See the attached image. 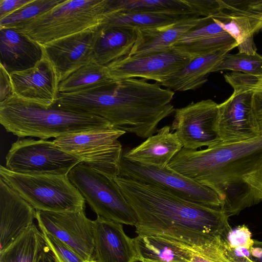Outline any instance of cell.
I'll return each instance as SVG.
<instances>
[{
    "label": "cell",
    "mask_w": 262,
    "mask_h": 262,
    "mask_svg": "<svg viewBox=\"0 0 262 262\" xmlns=\"http://www.w3.org/2000/svg\"><path fill=\"white\" fill-rule=\"evenodd\" d=\"M192 18L142 12H114L106 14L102 23L108 26L123 27L137 30L155 28Z\"/></svg>",
    "instance_id": "obj_29"
},
{
    "label": "cell",
    "mask_w": 262,
    "mask_h": 262,
    "mask_svg": "<svg viewBox=\"0 0 262 262\" xmlns=\"http://www.w3.org/2000/svg\"><path fill=\"white\" fill-rule=\"evenodd\" d=\"M68 176L97 216L136 226V214L113 179L82 162L75 165Z\"/></svg>",
    "instance_id": "obj_8"
},
{
    "label": "cell",
    "mask_w": 262,
    "mask_h": 262,
    "mask_svg": "<svg viewBox=\"0 0 262 262\" xmlns=\"http://www.w3.org/2000/svg\"><path fill=\"white\" fill-rule=\"evenodd\" d=\"M229 70L250 75L262 74V55L256 53L227 54L214 69L213 72Z\"/></svg>",
    "instance_id": "obj_33"
},
{
    "label": "cell",
    "mask_w": 262,
    "mask_h": 262,
    "mask_svg": "<svg viewBox=\"0 0 262 262\" xmlns=\"http://www.w3.org/2000/svg\"><path fill=\"white\" fill-rule=\"evenodd\" d=\"M170 129V126H163L137 146L123 150L122 157L143 166L165 167L183 148L177 135Z\"/></svg>",
    "instance_id": "obj_22"
},
{
    "label": "cell",
    "mask_w": 262,
    "mask_h": 262,
    "mask_svg": "<svg viewBox=\"0 0 262 262\" xmlns=\"http://www.w3.org/2000/svg\"><path fill=\"white\" fill-rule=\"evenodd\" d=\"M252 106L260 134L262 135V91L253 92Z\"/></svg>",
    "instance_id": "obj_40"
},
{
    "label": "cell",
    "mask_w": 262,
    "mask_h": 262,
    "mask_svg": "<svg viewBox=\"0 0 262 262\" xmlns=\"http://www.w3.org/2000/svg\"><path fill=\"white\" fill-rule=\"evenodd\" d=\"M0 66L10 74L34 67L44 55L42 45L10 28H0Z\"/></svg>",
    "instance_id": "obj_21"
},
{
    "label": "cell",
    "mask_w": 262,
    "mask_h": 262,
    "mask_svg": "<svg viewBox=\"0 0 262 262\" xmlns=\"http://www.w3.org/2000/svg\"><path fill=\"white\" fill-rule=\"evenodd\" d=\"M226 81L233 89L241 88L252 91H262V74L250 75L233 72L224 75Z\"/></svg>",
    "instance_id": "obj_35"
},
{
    "label": "cell",
    "mask_w": 262,
    "mask_h": 262,
    "mask_svg": "<svg viewBox=\"0 0 262 262\" xmlns=\"http://www.w3.org/2000/svg\"><path fill=\"white\" fill-rule=\"evenodd\" d=\"M134 242L140 261L189 262L187 252L166 237L138 235Z\"/></svg>",
    "instance_id": "obj_27"
},
{
    "label": "cell",
    "mask_w": 262,
    "mask_h": 262,
    "mask_svg": "<svg viewBox=\"0 0 262 262\" xmlns=\"http://www.w3.org/2000/svg\"><path fill=\"white\" fill-rule=\"evenodd\" d=\"M141 262H166V261H151V260H144L142 261Z\"/></svg>",
    "instance_id": "obj_45"
},
{
    "label": "cell",
    "mask_w": 262,
    "mask_h": 262,
    "mask_svg": "<svg viewBox=\"0 0 262 262\" xmlns=\"http://www.w3.org/2000/svg\"></svg>",
    "instance_id": "obj_46"
},
{
    "label": "cell",
    "mask_w": 262,
    "mask_h": 262,
    "mask_svg": "<svg viewBox=\"0 0 262 262\" xmlns=\"http://www.w3.org/2000/svg\"><path fill=\"white\" fill-rule=\"evenodd\" d=\"M251 259L254 262H262V242L254 239V244L251 248Z\"/></svg>",
    "instance_id": "obj_41"
},
{
    "label": "cell",
    "mask_w": 262,
    "mask_h": 262,
    "mask_svg": "<svg viewBox=\"0 0 262 262\" xmlns=\"http://www.w3.org/2000/svg\"><path fill=\"white\" fill-rule=\"evenodd\" d=\"M32 1L0 0V19L9 15Z\"/></svg>",
    "instance_id": "obj_39"
},
{
    "label": "cell",
    "mask_w": 262,
    "mask_h": 262,
    "mask_svg": "<svg viewBox=\"0 0 262 262\" xmlns=\"http://www.w3.org/2000/svg\"><path fill=\"white\" fill-rule=\"evenodd\" d=\"M174 94L144 79H113L67 94L66 104L71 111L102 117L116 128L147 138L174 112Z\"/></svg>",
    "instance_id": "obj_3"
},
{
    "label": "cell",
    "mask_w": 262,
    "mask_h": 262,
    "mask_svg": "<svg viewBox=\"0 0 262 262\" xmlns=\"http://www.w3.org/2000/svg\"><path fill=\"white\" fill-rule=\"evenodd\" d=\"M93 239L98 262L140 260L134 238L125 233L122 224L97 216L93 221Z\"/></svg>",
    "instance_id": "obj_18"
},
{
    "label": "cell",
    "mask_w": 262,
    "mask_h": 262,
    "mask_svg": "<svg viewBox=\"0 0 262 262\" xmlns=\"http://www.w3.org/2000/svg\"><path fill=\"white\" fill-rule=\"evenodd\" d=\"M220 2L221 9L213 19L236 42L238 52L256 53L254 36L262 30V14L250 8V1Z\"/></svg>",
    "instance_id": "obj_16"
},
{
    "label": "cell",
    "mask_w": 262,
    "mask_h": 262,
    "mask_svg": "<svg viewBox=\"0 0 262 262\" xmlns=\"http://www.w3.org/2000/svg\"><path fill=\"white\" fill-rule=\"evenodd\" d=\"M237 45L212 16H207L173 45L171 49L194 58L220 50L230 51Z\"/></svg>",
    "instance_id": "obj_20"
},
{
    "label": "cell",
    "mask_w": 262,
    "mask_h": 262,
    "mask_svg": "<svg viewBox=\"0 0 262 262\" xmlns=\"http://www.w3.org/2000/svg\"><path fill=\"white\" fill-rule=\"evenodd\" d=\"M193 58L171 49L127 56L106 66L114 79L141 78L161 83Z\"/></svg>",
    "instance_id": "obj_13"
},
{
    "label": "cell",
    "mask_w": 262,
    "mask_h": 262,
    "mask_svg": "<svg viewBox=\"0 0 262 262\" xmlns=\"http://www.w3.org/2000/svg\"><path fill=\"white\" fill-rule=\"evenodd\" d=\"M205 17L188 18L160 27L137 30L136 42L128 56L171 49L173 45Z\"/></svg>",
    "instance_id": "obj_23"
},
{
    "label": "cell",
    "mask_w": 262,
    "mask_h": 262,
    "mask_svg": "<svg viewBox=\"0 0 262 262\" xmlns=\"http://www.w3.org/2000/svg\"><path fill=\"white\" fill-rule=\"evenodd\" d=\"M0 179L36 210L68 212L85 210V200L67 174H28L0 166Z\"/></svg>",
    "instance_id": "obj_6"
},
{
    "label": "cell",
    "mask_w": 262,
    "mask_h": 262,
    "mask_svg": "<svg viewBox=\"0 0 262 262\" xmlns=\"http://www.w3.org/2000/svg\"><path fill=\"white\" fill-rule=\"evenodd\" d=\"M64 0H32L9 15L0 19V28H16L51 10Z\"/></svg>",
    "instance_id": "obj_32"
},
{
    "label": "cell",
    "mask_w": 262,
    "mask_h": 262,
    "mask_svg": "<svg viewBox=\"0 0 262 262\" xmlns=\"http://www.w3.org/2000/svg\"><path fill=\"white\" fill-rule=\"evenodd\" d=\"M201 17L212 16L221 9L220 0H187Z\"/></svg>",
    "instance_id": "obj_37"
},
{
    "label": "cell",
    "mask_w": 262,
    "mask_h": 262,
    "mask_svg": "<svg viewBox=\"0 0 262 262\" xmlns=\"http://www.w3.org/2000/svg\"><path fill=\"white\" fill-rule=\"evenodd\" d=\"M137 36V30L100 24L98 26L92 61L106 67L128 56Z\"/></svg>",
    "instance_id": "obj_24"
},
{
    "label": "cell",
    "mask_w": 262,
    "mask_h": 262,
    "mask_svg": "<svg viewBox=\"0 0 262 262\" xmlns=\"http://www.w3.org/2000/svg\"><path fill=\"white\" fill-rule=\"evenodd\" d=\"M47 244L43 234L34 223L5 250L0 262H39Z\"/></svg>",
    "instance_id": "obj_28"
},
{
    "label": "cell",
    "mask_w": 262,
    "mask_h": 262,
    "mask_svg": "<svg viewBox=\"0 0 262 262\" xmlns=\"http://www.w3.org/2000/svg\"><path fill=\"white\" fill-rule=\"evenodd\" d=\"M249 7L253 11L262 14V0H250Z\"/></svg>",
    "instance_id": "obj_44"
},
{
    "label": "cell",
    "mask_w": 262,
    "mask_h": 262,
    "mask_svg": "<svg viewBox=\"0 0 262 262\" xmlns=\"http://www.w3.org/2000/svg\"><path fill=\"white\" fill-rule=\"evenodd\" d=\"M224 239L228 246L232 249L243 247L251 250L254 244V239L251 238V232L245 225L232 229Z\"/></svg>",
    "instance_id": "obj_36"
},
{
    "label": "cell",
    "mask_w": 262,
    "mask_h": 262,
    "mask_svg": "<svg viewBox=\"0 0 262 262\" xmlns=\"http://www.w3.org/2000/svg\"><path fill=\"white\" fill-rule=\"evenodd\" d=\"M10 75L14 93L20 98L51 106L58 96V77L45 54L34 67Z\"/></svg>",
    "instance_id": "obj_17"
},
{
    "label": "cell",
    "mask_w": 262,
    "mask_h": 262,
    "mask_svg": "<svg viewBox=\"0 0 262 262\" xmlns=\"http://www.w3.org/2000/svg\"><path fill=\"white\" fill-rule=\"evenodd\" d=\"M36 212L29 203L0 179V251L34 224Z\"/></svg>",
    "instance_id": "obj_19"
},
{
    "label": "cell",
    "mask_w": 262,
    "mask_h": 262,
    "mask_svg": "<svg viewBox=\"0 0 262 262\" xmlns=\"http://www.w3.org/2000/svg\"><path fill=\"white\" fill-rule=\"evenodd\" d=\"M226 245L228 255L231 262H254L251 258L248 257L239 256L234 255L228 247L226 243Z\"/></svg>",
    "instance_id": "obj_43"
},
{
    "label": "cell",
    "mask_w": 262,
    "mask_h": 262,
    "mask_svg": "<svg viewBox=\"0 0 262 262\" xmlns=\"http://www.w3.org/2000/svg\"><path fill=\"white\" fill-rule=\"evenodd\" d=\"M14 94L10 74L0 66V102Z\"/></svg>",
    "instance_id": "obj_38"
},
{
    "label": "cell",
    "mask_w": 262,
    "mask_h": 262,
    "mask_svg": "<svg viewBox=\"0 0 262 262\" xmlns=\"http://www.w3.org/2000/svg\"><path fill=\"white\" fill-rule=\"evenodd\" d=\"M113 79L105 66L92 61L62 80L59 84L58 91L60 94L76 92Z\"/></svg>",
    "instance_id": "obj_30"
},
{
    "label": "cell",
    "mask_w": 262,
    "mask_h": 262,
    "mask_svg": "<svg viewBox=\"0 0 262 262\" xmlns=\"http://www.w3.org/2000/svg\"><path fill=\"white\" fill-rule=\"evenodd\" d=\"M41 232L47 245L58 262H98L95 258L84 259L58 239L45 232Z\"/></svg>",
    "instance_id": "obj_34"
},
{
    "label": "cell",
    "mask_w": 262,
    "mask_h": 262,
    "mask_svg": "<svg viewBox=\"0 0 262 262\" xmlns=\"http://www.w3.org/2000/svg\"><path fill=\"white\" fill-rule=\"evenodd\" d=\"M167 166L215 191L228 217L262 202V135L199 150L182 148Z\"/></svg>",
    "instance_id": "obj_1"
},
{
    "label": "cell",
    "mask_w": 262,
    "mask_h": 262,
    "mask_svg": "<svg viewBox=\"0 0 262 262\" xmlns=\"http://www.w3.org/2000/svg\"><path fill=\"white\" fill-rule=\"evenodd\" d=\"M166 238L187 252L189 262H231L228 255L225 241L221 235L213 236L199 245H188Z\"/></svg>",
    "instance_id": "obj_31"
},
{
    "label": "cell",
    "mask_w": 262,
    "mask_h": 262,
    "mask_svg": "<svg viewBox=\"0 0 262 262\" xmlns=\"http://www.w3.org/2000/svg\"><path fill=\"white\" fill-rule=\"evenodd\" d=\"M117 12L201 17L187 0H108L106 15Z\"/></svg>",
    "instance_id": "obj_26"
},
{
    "label": "cell",
    "mask_w": 262,
    "mask_h": 262,
    "mask_svg": "<svg viewBox=\"0 0 262 262\" xmlns=\"http://www.w3.org/2000/svg\"><path fill=\"white\" fill-rule=\"evenodd\" d=\"M125 132L113 126L65 135L53 142L61 150L108 177L120 174L123 149L118 138Z\"/></svg>",
    "instance_id": "obj_7"
},
{
    "label": "cell",
    "mask_w": 262,
    "mask_h": 262,
    "mask_svg": "<svg viewBox=\"0 0 262 262\" xmlns=\"http://www.w3.org/2000/svg\"><path fill=\"white\" fill-rule=\"evenodd\" d=\"M119 177L158 187L189 201L203 205L221 208L223 201L213 190L173 170L146 166L122 157Z\"/></svg>",
    "instance_id": "obj_10"
},
{
    "label": "cell",
    "mask_w": 262,
    "mask_h": 262,
    "mask_svg": "<svg viewBox=\"0 0 262 262\" xmlns=\"http://www.w3.org/2000/svg\"><path fill=\"white\" fill-rule=\"evenodd\" d=\"M81 162L57 147L53 141L20 138L6 156V167L28 174H67Z\"/></svg>",
    "instance_id": "obj_9"
},
{
    "label": "cell",
    "mask_w": 262,
    "mask_h": 262,
    "mask_svg": "<svg viewBox=\"0 0 262 262\" xmlns=\"http://www.w3.org/2000/svg\"><path fill=\"white\" fill-rule=\"evenodd\" d=\"M98 26L42 45L44 54L53 65L59 82L79 68L92 61Z\"/></svg>",
    "instance_id": "obj_15"
},
{
    "label": "cell",
    "mask_w": 262,
    "mask_h": 262,
    "mask_svg": "<svg viewBox=\"0 0 262 262\" xmlns=\"http://www.w3.org/2000/svg\"><path fill=\"white\" fill-rule=\"evenodd\" d=\"M107 3L108 0H64L13 29L43 45L98 26L106 15Z\"/></svg>",
    "instance_id": "obj_5"
},
{
    "label": "cell",
    "mask_w": 262,
    "mask_h": 262,
    "mask_svg": "<svg viewBox=\"0 0 262 262\" xmlns=\"http://www.w3.org/2000/svg\"><path fill=\"white\" fill-rule=\"evenodd\" d=\"M174 112L170 127L183 148L197 150L221 142L218 132L219 104L212 100L192 102Z\"/></svg>",
    "instance_id": "obj_11"
},
{
    "label": "cell",
    "mask_w": 262,
    "mask_h": 262,
    "mask_svg": "<svg viewBox=\"0 0 262 262\" xmlns=\"http://www.w3.org/2000/svg\"><path fill=\"white\" fill-rule=\"evenodd\" d=\"M39 262H58L47 245L43 250Z\"/></svg>",
    "instance_id": "obj_42"
},
{
    "label": "cell",
    "mask_w": 262,
    "mask_h": 262,
    "mask_svg": "<svg viewBox=\"0 0 262 262\" xmlns=\"http://www.w3.org/2000/svg\"><path fill=\"white\" fill-rule=\"evenodd\" d=\"M0 123L19 138L43 140L113 126L98 116L42 105L15 94L0 102Z\"/></svg>",
    "instance_id": "obj_4"
},
{
    "label": "cell",
    "mask_w": 262,
    "mask_h": 262,
    "mask_svg": "<svg viewBox=\"0 0 262 262\" xmlns=\"http://www.w3.org/2000/svg\"><path fill=\"white\" fill-rule=\"evenodd\" d=\"M36 219L41 231L50 234L85 259L94 255L93 221L84 210L54 212L36 210Z\"/></svg>",
    "instance_id": "obj_12"
},
{
    "label": "cell",
    "mask_w": 262,
    "mask_h": 262,
    "mask_svg": "<svg viewBox=\"0 0 262 262\" xmlns=\"http://www.w3.org/2000/svg\"><path fill=\"white\" fill-rule=\"evenodd\" d=\"M233 90L227 99L219 104L218 132L224 143L247 141L260 136L252 110L253 91Z\"/></svg>",
    "instance_id": "obj_14"
},
{
    "label": "cell",
    "mask_w": 262,
    "mask_h": 262,
    "mask_svg": "<svg viewBox=\"0 0 262 262\" xmlns=\"http://www.w3.org/2000/svg\"><path fill=\"white\" fill-rule=\"evenodd\" d=\"M229 52L220 50L195 57L159 84L174 92L196 90L207 81V76Z\"/></svg>",
    "instance_id": "obj_25"
},
{
    "label": "cell",
    "mask_w": 262,
    "mask_h": 262,
    "mask_svg": "<svg viewBox=\"0 0 262 262\" xmlns=\"http://www.w3.org/2000/svg\"><path fill=\"white\" fill-rule=\"evenodd\" d=\"M114 180L136 214L138 235L199 245L213 236L225 238L232 229L221 208L193 203L130 179L118 176Z\"/></svg>",
    "instance_id": "obj_2"
}]
</instances>
